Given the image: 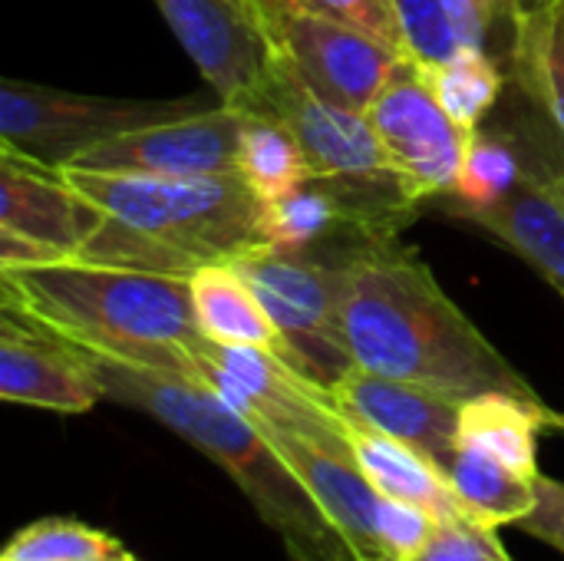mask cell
<instances>
[{
  "label": "cell",
  "mask_w": 564,
  "mask_h": 561,
  "mask_svg": "<svg viewBox=\"0 0 564 561\" xmlns=\"http://www.w3.org/2000/svg\"><path fill=\"white\" fill-rule=\"evenodd\" d=\"M56 169L96 212V225L76 258L192 278L202 265L235 261L264 248V202L241 172L145 175L83 165Z\"/></svg>",
  "instance_id": "3957f363"
},
{
  "label": "cell",
  "mask_w": 564,
  "mask_h": 561,
  "mask_svg": "<svg viewBox=\"0 0 564 561\" xmlns=\"http://www.w3.org/2000/svg\"><path fill=\"white\" fill-rule=\"evenodd\" d=\"M519 179H522V152L512 139V132L502 126L499 129L479 126L466 139L453 198L476 205V208H489V205L502 202L519 185Z\"/></svg>",
  "instance_id": "d4e9b609"
},
{
  "label": "cell",
  "mask_w": 564,
  "mask_h": 561,
  "mask_svg": "<svg viewBox=\"0 0 564 561\" xmlns=\"http://www.w3.org/2000/svg\"><path fill=\"white\" fill-rule=\"evenodd\" d=\"M393 7H397L406 60L416 63L420 69L436 66L456 56L459 50H466L443 0H393Z\"/></svg>",
  "instance_id": "4316f807"
},
{
  "label": "cell",
  "mask_w": 564,
  "mask_h": 561,
  "mask_svg": "<svg viewBox=\"0 0 564 561\" xmlns=\"http://www.w3.org/2000/svg\"><path fill=\"white\" fill-rule=\"evenodd\" d=\"M340 417H344V440H347L357 466L367 473V479L383 496L426 506L436 516H469L463 509V503L456 499L453 486L446 483L443 470L433 460H426L420 450L387 436L383 430H377L344 410H340Z\"/></svg>",
  "instance_id": "ac0fdd59"
},
{
  "label": "cell",
  "mask_w": 564,
  "mask_h": 561,
  "mask_svg": "<svg viewBox=\"0 0 564 561\" xmlns=\"http://www.w3.org/2000/svg\"><path fill=\"white\" fill-rule=\"evenodd\" d=\"M340 265V324L357 367L463 403L479 393L542 400L443 291L426 261L387 241L354 245Z\"/></svg>",
  "instance_id": "6da1fadb"
},
{
  "label": "cell",
  "mask_w": 564,
  "mask_h": 561,
  "mask_svg": "<svg viewBox=\"0 0 564 561\" xmlns=\"http://www.w3.org/2000/svg\"><path fill=\"white\" fill-rule=\"evenodd\" d=\"M238 139L241 112L215 103L102 139L63 165L145 175H221L238 172Z\"/></svg>",
  "instance_id": "7c38bea8"
},
{
  "label": "cell",
  "mask_w": 564,
  "mask_h": 561,
  "mask_svg": "<svg viewBox=\"0 0 564 561\" xmlns=\"http://www.w3.org/2000/svg\"><path fill=\"white\" fill-rule=\"evenodd\" d=\"M264 112L284 119L311 165V182L324 185L347 212L357 245H387L416 218L420 198L390 165L367 112L317 96L284 63Z\"/></svg>",
  "instance_id": "5b68a950"
},
{
  "label": "cell",
  "mask_w": 564,
  "mask_h": 561,
  "mask_svg": "<svg viewBox=\"0 0 564 561\" xmlns=\"http://www.w3.org/2000/svg\"><path fill=\"white\" fill-rule=\"evenodd\" d=\"M367 119L390 165L423 205L456 192L469 132L436 103L416 63L403 60L397 66L390 83L370 103Z\"/></svg>",
  "instance_id": "8fae6325"
},
{
  "label": "cell",
  "mask_w": 564,
  "mask_h": 561,
  "mask_svg": "<svg viewBox=\"0 0 564 561\" xmlns=\"http://www.w3.org/2000/svg\"><path fill=\"white\" fill-rule=\"evenodd\" d=\"M330 393L344 413L420 450L440 470L449 463L456 450V436H459L463 400H453L446 393H436L406 380H393L364 367H350L330 387Z\"/></svg>",
  "instance_id": "9a60e30c"
},
{
  "label": "cell",
  "mask_w": 564,
  "mask_h": 561,
  "mask_svg": "<svg viewBox=\"0 0 564 561\" xmlns=\"http://www.w3.org/2000/svg\"><path fill=\"white\" fill-rule=\"evenodd\" d=\"M509 132L522 152L519 185L489 208L453 198L446 215L492 235L564 298V145L539 112Z\"/></svg>",
  "instance_id": "9c48e42d"
},
{
  "label": "cell",
  "mask_w": 564,
  "mask_h": 561,
  "mask_svg": "<svg viewBox=\"0 0 564 561\" xmlns=\"http://www.w3.org/2000/svg\"><path fill=\"white\" fill-rule=\"evenodd\" d=\"M446 483L453 486L463 509L489 529L519 526L539 503V479L516 473L496 456L456 443L449 463L443 466Z\"/></svg>",
  "instance_id": "44dd1931"
},
{
  "label": "cell",
  "mask_w": 564,
  "mask_h": 561,
  "mask_svg": "<svg viewBox=\"0 0 564 561\" xmlns=\"http://www.w3.org/2000/svg\"><path fill=\"white\" fill-rule=\"evenodd\" d=\"M258 430L268 436L284 466L301 479V486L321 506V513L334 522V529L347 539L354 559H387L380 536V513L387 496L357 466L350 446H327L278 427Z\"/></svg>",
  "instance_id": "4fadbf2b"
},
{
  "label": "cell",
  "mask_w": 564,
  "mask_h": 561,
  "mask_svg": "<svg viewBox=\"0 0 564 561\" xmlns=\"http://www.w3.org/2000/svg\"><path fill=\"white\" fill-rule=\"evenodd\" d=\"M0 400L53 413H86L106 397L79 347L13 311H3Z\"/></svg>",
  "instance_id": "5bb4252c"
},
{
  "label": "cell",
  "mask_w": 564,
  "mask_h": 561,
  "mask_svg": "<svg viewBox=\"0 0 564 561\" xmlns=\"http://www.w3.org/2000/svg\"><path fill=\"white\" fill-rule=\"evenodd\" d=\"M119 546L109 532L76 519H36L7 542L0 561H99Z\"/></svg>",
  "instance_id": "484cf974"
},
{
  "label": "cell",
  "mask_w": 564,
  "mask_h": 561,
  "mask_svg": "<svg viewBox=\"0 0 564 561\" xmlns=\"http://www.w3.org/2000/svg\"><path fill=\"white\" fill-rule=\"evenodd\" d=\"M192 301L202 324V334L221 344L261 347L288 360V347L281 331L274 327L271 314L258 301L254 288L231 261L202 265L192 278Z\"/></svg>",
  "instance_id": "ffe728a7"
},
{
  "label": "cell",
  "mask_w": 564,
  "mask_h": 561,
  "mask_svg": "<svg viewBox=\"0 0 564 561\" xmlns=\"http://www.w3.org/2000/svg\"><path fill=\"white\" fill-rule=\"evenodd\" d=\"M284 63L317 96L367 112L406 60L370 33L297 0H264Z\"/></svg>",
  "instance_id": "30bf717a"
},
{
  "label": "cell",
  "mask_w": 564,
  "mask_h": 561,
  "mask_svg": "<svg viewBox=\"0 0 564 561\" xmlns=\"http://www.w3.org/2000/svg\"><path fill=\"white\" fill-rule=\"evenodd\" d=\"M221 106L264 112L284 66L264 0H155Z\"/></svg>",
  "instance_id": "ba28073f"
},
{
  "label": "cell",
  "mask_w": 564,
  "mask_h": 561,
  "mask_svg": "<svg viewBox=\"0 0 564 561\" xmlns=\"http://www.w3.org/2000/svg\"><path fill=\"white\" fill-rule=\"evenodd\" d=\"M254 288L284 337L288 364L321 387H334L354 364L340 324L344 265L307 255H281L271 248L248 251L231 261Z\"/></svg>",
  "instance_id": "8992f818"
},
{
  "label": "cell",
  "mask_w": 564,
  "mask_h": 561,
  "mask_svg": "<svg viewBox=\"0 0 564 561\" xmlns=\"http://www.w3.org/2000/svg\"><path fill=\"white\" fill-rule=\"evenodd\" d=\"M347 231L350 222L344 205L317 182H307L274 202H264L261 212V238L264 248L281 255H307L324 238ZM354 238V235H350Z\"/></svg>",
  "instance_id": "603a6c76"
},
{
  "label": "cell",
  "mask_w": 564,
  "mask_h": 561,
  "mask_svg": "<svg viewBox=\"0 0 564 561\" xmlns=\"http://www.w3.org/2000/svg\"><path fill=\"white\" fill-rule=\"evenodd\" d=\"M93 225L96 212L63 182L56 165L0 145V228L76 258Z\"/></svg>",
  "instance_id": "2e32d148"
},
{
  "label": "cell",
  "mask_w": 564,
  "mask_h": 561,
  "mask_svg": "<svg viewBox=\"0 0 564 561\" xmlns=\"http://www.w3.org/2000/svg\"><path fill=\"white\" fill-rule=\"evenodd\" d=\"M506 60L532 109L564 145V0H519Z\"/></svg>",
  "instance_id": "e0dca14e"
},
{
  "label": "cell",
  "mask_w": 564,
  "mask_h": 561,
  "mask_svg": "<svg viewBox=\"0 0 564 561\" xmlns=\"http://www.w3.org/2000/svg\"><path fill=\"white\" fill-rule=\"evenodd\" d=\"M525 536L552 546L558 555H564V483L562 479H539V503L535 509L516 526Z\"/></svg>",
  "instance_id": "4dcf8cb0"
},
{
  "label": "cell",
  "mask_w": 564,
  "mask_h": 561,
  "mask_svg": "<svg viewBox=\"0 0 564 561\" xmlns=\"http://www.w3.org/2000/svg\"><path fill=\"white\" fill-rule=\"evenodd\" d=\"M367 561H400V559H367Z\"/></svg>",
  "instance_id": "d6a6232c"
},
{
  "label": "cell",
  "mask_w": 564,
  "mask_h": 561,
  "mask_svg": "<svg viewBox=\"0 0 564 561\" xmlns=\"http://www.w3.org/2000/svg\"><path fill=\"white\" fill-rule=\"evenodd\" d=\"M205 106L202 99H112L26 79H0V145L63 165L102 139Z\"/></svg>",
  "instance_id": "52a82bcc"
},
{
  "label": "cell",
  "mask_w": 564,
  "mask_h": 561,
  "mask_svg": "<svg viewBox=\"0 0 564 561\" xmlns=\"http://www.w3.org/2000/svg\"><path fill=\"white\" fill-rule=\"evenodd\" d=\"M496 532L473 516H440L430 542L410 561H512Z\"/></svg>",
  "instance_id": "83f0119b"
},
{
  "label": "cell",
  "mask_w": 564,
  "mask_h": 561,
  "mask_svg": "<svg viewBox=\"0 0 564 561\" xmlns=\"http://www.w3.org/2000/svg\"><path fill=\"white\" fill-rule=\"evenodd\" d=\"M297 3L314 7V10H321L327 17H337V20H344V23L370 33L383 46L397 50L400 56H406L393 0H297Z\"/></svg>",
  "instance_id": "f546056e"
},
{
  "label": "cell",
  "mask_w": 564,
  "mask_h": 561,
  "mask_svg": "<svg viewBox=\"0 0 564 561\" xmlns=\"http://www.w3.org/2000/svg\"><path fill=\"white\" fill-rule=\"evenodd\" d=\"M238 172L261 202H274L311 182V165L294 129L271 112H241Z\"/></svg>",
  "instance_id": "7402d4cb"
},
{
  "label": "cell",
  "mask_w": 564,
  "mask_h": 561,
  "mask_svg": "<svg viewBox=\"0 0 564 561\" xmlns=\"http://www.w3.org/2000/svg\"><path fill=\"white\" fill-rule=\"evenodd\" d=\"M564 430V413L542 400H525L512 393H479L459 410L456 443L476 446L522 476L539 479V436Z\"/></svg>",
  "instance_id": "d6986e66"
},
{
  "label": "cell",
  "mask_w": 564,
  "mask_h": 561,
  "mask_svg": "<svg viewBox=\"0 0 564 561\" xmlns=\"http://www.w3.org/2000/svg\"><path fill=\"white\" fill-rule=\"evenodd\" d=\"M106 561H139V559H135V555H132V552H129L126 546H119V549H116L112 555H106Z\"/></svg>",
  "instance_id": "1f68e13d"
},
{
  "label": "cell",
  "mask_w": 564,
  "mask_h": 561,
  "mask_svg": "<svg viewBox=\"0 0 564 561\" xmlns=\"http://www.w3.org/2000/svg\"><path fill=\"white\" fill-rule=\"evenodd\" d=\"M0 301L86 354L198 380L192 350L205 334L182 274L59 258L0 268Z\"/></svg>",
  "instance_id": "7a4b0ae2"
},
{
  "label": "cell",
  "mask_w": 564,
  "mask_h": 561,
  "mask_svg": "<svg viewBox=\"0 0 564 561\" xmlns=\"http://www.w3.org/2000/svg\"><path fill=\"white\" fill-rule=\"evenodd\" d=\"M436 522H440V516L433 509L387 496L383 499V513H380V536H383L387 559H413L430 542Z\"/></svg>",
  "instance_id": "f1b7e54d"
},
{
  "label": "cell",
  "mask_w": 564,
  "mask_h": 561,
  "mask_svg": "<svg viewBox=\"0 0 564 561\" xmlns=\"http://www.w3.org/2000/svg\"><path fill=\"white\" fill-rule=\"evenodd\" d=\"M86 354V350H83ZM102 397L139 410L225 470L258 519L284 542L288 561H357L347 539L284 466L268 436L192 377L86 354Z\"/></svg>",
  "instance_id": "277c9868"
},
{
  "label": "cell",
  "mask_w": 564,
  "mask_h": 561,
  "mask_svg": "<svg viewBox=\"0 0 564 561\" xmlns=\"http://www.w3.org/2000/svg\"><path fill=\"white\" fill-rule=\"evenodd\" d=\"M109 555H112V552H109ZM99 561H106V559H99Z\"/></svg>",
  "instance_id": "836d02e7"
},
{
  "label": "cell",
  "mask_w": 564,
  "mask_h": 561,
  "mask_svg": "<svg viewBox=\"0 0 564 561\" xmlns=\"http://www.w3.org/2000/svg\"><path fill=\"white\" fill-rule=\"evenodd\" d=\"M436 103L449 112L456 126L476 132L482 119L492 112L506 89V76L492 53L486 50H459L456 56L420 69Z\"/></svg>",
  "instance_id": "cb8c5ba5"
}]
</instances>
